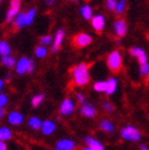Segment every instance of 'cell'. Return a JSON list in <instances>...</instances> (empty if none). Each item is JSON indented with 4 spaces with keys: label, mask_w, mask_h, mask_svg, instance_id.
<instances>
[{
    "label": "cell",
    "mask_w": 149,
    "mask_h": 150,
    "mask_svg": "<svg viewBox=\"0 0 149 150\" xmlns=\"http://www.w3.org/2000/svg\"><path fill=\"white\" fill-rule=\"evenodd\" d=\"M72 77L74 83L77 86H86L89 81V73H88V65L79 64L72 70Z\"/></svg>",
    "instance_id": "cell-1"
},
{
    "label": "cell",
    "mask_w": 149,
    "mask_h": 150,
    "mask_svg": "<svg viewBox=\"0 0 149 150\" xmlns=\"http://www.w3.org/2000/svg\"><path fill=\"white\" fill-rule=\"evenodd\" d=\"M106 64H108V67L111 72H114V73L118 72L121 70V66H122L121 54L117 50H114L113 52H110L109 56H108V60H106Z\"/></svg>",
    "instance_id": "cell-2"
},
{
    "label": "cell",
    "mask_w": 149,
    "mask_h": 150,
    "mask_svg": "<svg viewBox=\"0 0 149 150\" xmlns=\"http://www.w3.org/2000/svg\"><path fill=\"white\" fill-rule=\"evenodd\" d=\"M121 137L126 140H132V142H138L140 139V133L137 131L135 127L128 126L121 129Z\"/></svg>",
    "instance_id": "cell-3"
},
{
    "label": "cell",
    "mask_w": 149,
    "mask_h": 150,
    "mask_svg": "<svg viewBox=\"0 0 149 150\" xmlns=\"http://www.w3.org/2000/svg\"><path fill=\"white\" fill-rule=\"evenodd\" d=\"M92 43V37L86 33H79L77 35H74L73 38V44L76 48H84Z\"/></svg>",
    "instance_id": "cell-4"
},
{
    "label": "cell",
    "mask_w": 149,
    "mask_h": 150,
    "mask_svg": "<svg viewBox=\"0 0 149 150\" xmlns=\"http://www.w3.org/2000/svg\"><path fill=\"white\" fill-rule=\"evenodd\" d=\"M20 6H21V0H11L9 11H7V15H6V22L7 23H10L11 21H13L15 16H16V15L18 13V11H20Z\"/></svg>",
    "instance_id": "cell-5"
},
{
    "label": "cell",
    "mask_w": 149,
    "mask_h": 150,
    "mask_svg": "<svg viewBox=\"0 0 149 150\" xmlns=\"http://www.w3.org/2000/svg\"><path fill=\"white\" fill-rule=\"evenodd\" d=\"M92 26L95 29V32L100 33L103 31L104 26H105V18H104L103 15H95L92 17Z\"/></svg>",
    "instance_id": "cell-6"
},
{
    "label": "cell",
    "mask_w": 149,
    "mask_h": 150,
    "mask_svg": "<svg viewBox=\"0 0 149 150\" xmlns=\"http://www.w3.org/2000/svg\"><path fill=\"white\" fill-rule=\"evenodd\" d=\"M130 54H131L132 56L137 57L139 65L148 62V57H147V55H145V52H144L142 49H140V48H132V49L130 50Z\"/></svg>",
    "instance_id": "cell-7"
},
{
    "label": "cell",
    "mask_w": 149,
    "mask_h": 150,
    "mask_svg": "<svg viewBox=\"0 0 149 150\" xmlns=\"http://www.w3.org/2000/svg\"><path fill=\"white\" fill-rule=\"evenodd\" d=\"M114 31L116 33L117 37H123L127 33V26H126V22L123 20H117L114 25Z\"/></svg>",
    "instance_id": "cell-8"
},
{
    "label": "cell",
    "mask_w": 149,
    "mask_h": 150,
    "mask_svg": "<svg viewBox=\"0 0 149 150\" xmlns=\"http://www.w3.org/2000/svg\"><path fill=\"white\" fill-rule=\"evenodd\" d=\"M73 109H74V105H73V101L71 99H65L62 103H61V106H60V112L62 115L67 116L73 112Z\"/></svg>",
    "instance_id": "cell-9"
},
{
    "label": "cell",
    "mask_w": 149,
    "mask_h": 150,
    "mask_svg": "<svg viewBox=\"0 0 149 150\" xmlns=\"http://www.w3.org/2000/svg\"><path fill=\"white\" fill-rule=\"evenodd\" d=\"M64 37H65L64 29H59V31L56 32V35H55L54 40H53V48H51L53 52H56L59 49H60L61 44H62V40H64Z\"/></svg>",
    "instance_id": "cell-10"
},
{
    "label": "cell",
    "mask_w": 149,
    "mask_h": 150,
    "mask_svg": "<svg viewBox=\"0 0 149 150\" xmlns=\"http://www.w3.org/2000/svg\"><path fill=\"white\" fill-rule=\"evenodd\" d=\"M28 65H29V60L27 57H21L16 62V72H17V74L26 73L28 71Z\"/></svg>",
    "instance_id": "cell-11"
},
{
    "label": "cell",
    "mask_w": 149,
    "mask_h": 150,
    "mask_svg": "<svg viewBox=\"0 0 149 150\" xmlns=\"http://www.w3.org/2000/svg\"><path fill=\"white\" fill-rule=\"evenodd\" d=\"M82 108H81V114L86 116V117H89L92 118L95 116V108L91 104H87V103H82Z\"/></svg>",
    "instance_id": "cell-12"
},
{
    "label": "cell",
    "mask_w": 149,
    "mask_h": 150,
    "mask_svg": "<svg viewBox=\"0 0 149 150\" xmlns=\"http://www.w3.org/2000/svg\"><path fill=\"white\" fill-rule=\"evenodd\" d=\"M86 143H87V148L86 149H89V150H103L104 146L100 142H98L96 139L92 138V137H86L84 138Z\"/></svg>",
    "instance_id": "cell-13"
},
{
    "label": "cell",
    "mask_w": 149,
    "mask_h": 150,
    "mask_svg": "<svg viewBox=\"0 0 149 150\" xmlns=\"http://www.w3.org/2000/svg\"><path fill=\"white\" fill-rule=\"evenodd\" d=\"M56 128V126L53 121H50V120H47V121H44L42 123V132L43 134H45V136H50L51 133H54Z\"/></svg>",
    "instance_id": "cell-14"
},
{
    "label": "cell",
    "mask_w": 149,
    "mask_h": 150,
    "mask_svg": "<svg viewBox=\"0 0 149 150\" xmlns=\"http://www.w3.org/2000/svg\"><path fill=\"white\" fill-rule=\"evenodd\" d=\"M9 122L13 126H18L21 125L22 122H23V116H22V114H20V112L17 111H13V112H10L9 114Z\"/></svg>",
    "instance_id": "cell-15"
},
{
    "label": "cell",
    "mask_w": 149,
    "mask_h": 150,
    "mask_svg": "<svg viewBox=\"0 0 149 150\" xmlns=\"http://www.w3.org/2000/svg\"><path fill=\"white\" fill-rule=\"evenodd\" d=\"M74 148V143L70 139H62L56 143L57 150H72Z\"/></svg>",
    "instance_id": "cell-16"
},
{
    "label": "cell",
    "mask_w": 149,
    "mask_h": 150,
    "mask_svg": "<svg viewBox=\"0 0 149 150\" xmlns=\"http://www.w3.org/2000/svg\"><path fill=\"white\" fill-rule=\"evenodd\" d=\"M13 25H15V28L16 29H21L22 27L26 26V18H25V13H17L16 16L13 18Z\"/></svg>",
    "instance_id": "cell-17"
},
{
    "label": "cell",
    "mask_w": 149,
    "mask_h": 150,
    "mask_svg": "<svg viewBox=\"0 0 149 150\" xmlns=\"http://www.w3.org/2000/svg\"><path fill=\"white\" fill-rule=\"evenodd\" d=\"M116 88H117V82L115 78H109V81L106 82V91L105 93L108 95H111V94H114L115 91H116Z\"/></svg>",
    "instance_id": "cell-18"
},
{
    "label": "cell",
    "mask_w": 149,
    "mask_h": 150,
    "mask_svg": "<svg viewBox=\"0 0 149 150\" xmlns=\"http://www.w3.org/2000/svg\"><path fill=\"white\" fill-rule=\"evenodd\" d=\"M81 15H82V16H83V18H86V20H92V17H93V10H92V7L89 6V5L82 6Z\"/></svg>",
    "instance_id": "cell-19"
},
{
    "label": "cell",
    "mask_w": 149,
    "mask_h": 150,
    "mask_svg": "<svg viewBox=\"0 0 149 150\" xmlns=\"http://www.w3.org/2000/svg\"><path fill=\"white\" fill-rule=\"evenodd\" d=\"M114 125L111 123L110 121H106V120H104V121L100 122V129L106 132V133H113L114 132Z\"/></svg>",
    "instance_id": "cell-20"
},
{
    "label": "cell",
    "mask_w": 149,
    "mask_h": 150,
    "mask_svg": "<svg viewBox=\"0 0 149 150\" xmlns=\"http://www.w3.org/2000/svg\"><path fill=\"white\" fill-rule=\"evenodd\" d=\"M42 121H40V118H38V117H31L29 118V121H28V125H29V127L31 128H33V129H39V128H42Z\"/></svg>",
    "instance_id": "cell-21"
},
{
    "label": "cell",
    "mask_w": 149,
    "mask_h": 150,
    "mask_svg": "<svg viewBox=\"0 0 149 150\" xmlns=\"http://www.w3.org/2000/svg\"><path fill=\"white\" fill-rule=\"evenodd\" d=\"M11 137H12V133L7 127H1L0 128V139L1 140H9L11 139Z\"/></svg>",
    "instance_id": "cell-22"
},
{
    "label": "cell",
    "mask_w": 149,
    "mask_h": 150,
    "mask_svg": "<svg viewBox=\"0 0 149 150\" xmlns=\"http://www.w3.org/2000/svg\"><path fill=\"white\" fill-rule=\"evenodd\" d=\"M1 64H3L5 67H9V69H11L12 66L16 65V61H15V59H13L12 56L6 55V56H3V59H1Z\"/></svg>",
    "instance_id": "cell-23"
},
{
    "label": "cell",
    "mask_w": 149,
    "mask_h": 150,
    "mask_svg": "<svg viewBox=\"0 0 149 150\" xmlns=\"http://www.w3.org/2000/svg\"><path fill=\"white\" fill-rule=\"evenodd\" d=\"M34 17H35V10L34 9H31L28 10L26 13H25V18H26V26H29L34 21Z\"/></svg>",
    "instance_id": "cell-24"
},
{
    "label": "cell",
    "mask_w": 149,
    "mask_h": 150,
    "mask_svg": "<svg viewBox=\"0 0 149 150\" xmlns=\"http://www.w3.org/2000/svg\"><path fill=\"white\" fill-rule=\"evenodd\" d=\"M11 52V49L9 47V44L6 42H0V55L1 56H6Z\"/></svg>",
    "instance_id": "cell-25"
},
{
    "label": "cell",
    "mask_w": 149,
    "mask_h": 150,
    "mask_svg": "<svg viewBox=\"0 0 149 150\" xmlns=\"http://www.w3.org/2000/svg\"><path fill=\"white\" fill-rule=\"evenodd\" d=\"M34 52H35V56L37 57H45L48 50H47L45 45H39V47L35 48V51Z\"/></svg>",
    "instance_id": "cell-26"
},
{
    "label": "cell",
    "mask_w": 149,
    "mask_h": 150,
    "mask_svg": "<svg viewBox=\"0 0 149 150\" xmlns=\"http://www.w3.org/2000/svg\"><path fill=\"white\" fill-rule=\"evenodd\" d=\"M94 89L96 92H105L106 91V82H103V81H99V82H95L94 83Z\"/></svg>",
    "instance_id": "cell-27"
},
{
    "label": "cell",
    "mask_w": 149,
    "mask_h": 150,
    "mask_svg": "<svg viewBox=\"0 0 149 150\" xmlns=\"http://www.w3.org/2000/svg\"><path fill=\"white\" fill-rule=\"evenodd\" d=\"M43 99H44V95H43V94L35 95L34 98L32 99V106H33V108H38L39 105H40V103L43 101Z\"/></svg>",
    "instance_id": "cell-28"
},
{
    "label": "cell",
    "mask_w": 149,
    "mask_h": 150,
    "mask_svg": "<svg viewBox=\"0 0 149 150\" xmlns=\"http://www.w3.org/2000/svg\"><path fill=\"white\" fill-rule=\"evenodd\" d=\"M125 7H126V1H125V0H118L117 4H116L115 12H116V13H121V12H123Z\"/></svg>",
    "instance_id": "cell-29"
},
{
    "label": "cell",
    "mask_w": 149,
    "mask_h": 150,
    "mask_svg": "<svg viewBox=\"0 0 149 150\" xmlns=\"http://www.w3.org/2000/svg\"><path fill=\"white\" fill-rule=\"evenodd\" d=\"M140 74H143L147 78L149 77V64L148 62L140 65Z\"/></svg>",
    "instance_id": "cell-30"
},
{
    "label": "cell",
    "mask_w": 149,
    "mask_h": 150,
    "mask_svg": "<svg viewBox=\"0 0 149 150\" xmlns=\"http://www.w3.org/2000/svg\"><path fill=\"white\" fill-rule=\"evenodd\" d=\"M40 44L42 45H49V44L53 42V38H51V35H43L40 37Z\"/></svg>",
    "instance_id": "cell-31"
},
{
    "label": "cell",
    "mask_w": 149,
    "mask_h": 150,
    "mask_svg": "<svg viewBox=\"0 0 149 150\" xmlns=\"http://www.w3.org/2000/svg\"><path fill=\"white\" fill-rule=\"evenodd\" d=\"M116 4H117V0H106V7L109 10H115Z\"/></svg>",
    "instance_id": "cell-32"
},
{
    "label": "cell",
    "mask_w": 149,
    "mask_h": 150,
    "mask_svg": "<svg viewBox=\"0 0 149 150\" xmlns=\"http://www.w3.org/2000/svg\"><path fill=\"white\" fill-rule=\"evenodd\" d=\"M7 101H9V100H7V96L5 95V94H1V93H0V106H5V105L7 104Z\"/></svg>",
    "instance_id": "cell-33"
},
{
    "label": "cell",
    "mask_w": 149,
    "mask_h": 150,
    "mask_svg": "<svg viewBox=\"0 0 149 150\" xmlns=\"http://www.w3.org/2000/svg\"><path fill=\"white\" fill-rule=\"evenodd\" d=\"M103 108H104V110H105V111H113V109H114V106L110 103H104Z\"/></svg>",
    "instance_id": "cell-34"
},
{
    "label": "cell",
    "mask_w": 149,
    "mask_h": 150,
    "mask_svg": "<svg viewBox=\"0 0 149 150\" xmlns=\"http://www.w3.org/2000/svg\"><path fill=\"white\" fill-rule=\"evenodd\" d=\"M33 70H34V62L32 61V60H29V65H28V71H27V73H32Z\"/></svg>",
    "instance_id": "cell-35"
},
{
    "label": "cell",
    "mask_w": 149,
    "mask_h": 150,
    "mask_svg": "<svg viewBox=\"0 0 149 150\" xmlns=\"http://www.w3.org/2000/svg\"><path fill=\"white\" fill-rule=\"evenodd\" d=\"M77 100H78V103H84V95L83 94H77Z\"/></svg>",
    "instance_id": "cell-36"
},
{
    "label": "cell",
    "mask_w": 149,
    "mask_h": 150,
    "mask_svg": "<svg viewBox=\"0 0 149 150\" xmlns=\"http://www.w3.org/2000/svg\"><path fill=\"white\" fill-rule=\"evenodd\" d=\"M6 144H5V140H1L0 139V150H6Z\"/></svg>",
    "instance_id": "cell-37"
},
{
    "label": "cell",
    "mask_w": 149,
    "mask_h": 150,
    "mask_svg": "<svg viewBox=\"0 0 149 150\" xmlns=\"http://www.w3.org/2000/svg\"><path fill=\"white\" fill-rule=\"evenodd\" d=\"M54 1H55V0H45L47 5H53V4H54Z\"/></svg>",
    "instance_id": "cell-38"
},
{
    "label": "cell",
    "mask_w": 149,
    "mask_h": 150,
    "mask_svg": "<svg viewBox=\"0 0 149 150\" xmlns=\"http://www.w3.org/2000/svg\"><path fill=\"white\" fill-rule=\"evenodd\" d=\"M3 116H4V109H3V106H0V118Z\"/></svg>",
    "instance_id": "cell-39"
},
{
    "label": "cell",
    "mask_w": 149,
    "mask_h": 150,
    "mask_svg": "<svg viewBox=\"0 0 149 150\" xmlns=\"http://www.w3.org/2000/svg\"><path fill=\"white\" fill-rule=\"evenodd\" d=\"M3 87H4V81H3V79H0V92H1Z\"/></svg>",
    "instance_id": "cell-40"
},
{
    "label": "cell",
    "mask_w": 149,
    "mask_h": 150,
    "mask_svg": "<svg viewBox=\"0 0 149 150\" xmlns=\"http://www.w3.org/2000/svg\"><path fill=\"white\" fill-rule=\"evenodd\" d=\"M140 149H142V150H147L148 148H147V145H144V144H142V145H140Z\"/></svg>",
    "instance_id": "cell-41"
},
{
    "label": "cell",
    "mask_w": 149,
    "mask_h": 150,
    "mask_svg": "<svg viewBox=\"0 0 149 150\" xmlns=\"http://www.w3.org/2000/svg\"><path fill=\"white\" fill-rule=\"evenodd\" d=\"M6 81H11V74H6Z\"/></svg>",
    "instance_id": "cell-42"
},
{
    "label": "cell",
    "mask_w": 149,
    "mask_h": 150,
    "mask_svg": "<svg viewBox=\"0 0 149 150\" xmlns=\"http://www.w3.org/2000/svg\"><path fill=\"white\" fill-rule=\"evenodd\" d=\"M73 1H77V0H73Z\"/></svg>",
    "instance_id": "cell-43"
},
{
    "label": "cell",
    "mask_w": 149,
    "mask_h": 150,
    "mask_svg": "<svg viewBox=\"0 0 149 150\" xmlns=\"http://www.w3.org/2000/svg\"><path fill=\"white\" fill-rule=\"evenodd\" d=\"M0 3H1V0H0Z\"/></svg>",
    "instance_id": "cell-44"
},
{
    "label": "cell",
    "mask_w": 149,
    "mask_h": 150,
    "mask_svg": "<svg viewBox=\"0 0 149 150\" xmlns=\"http://www.w3.org/2000/svg\"><path fill=\"white\" fill-rule=\"evenodd\" d=\"M88 1H89V0H88Z\"/></svg>",
    "instance_id": "cell-45"
}]
</instances>
